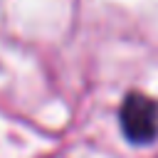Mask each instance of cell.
Masks as SVG:
<instances>
[{"label": "cell", "mask_w": 158, "mask_h": 158, "mask_svg": "<svg viewBox=\"0 0 158 158\" xmlns=\"http://www.w3.org/2000/svg\"><path fill=\"white\" fill-rule=\"evenodd\" d=\"M118 123L133 146H148L158 136V104L141 91H131L121 101Z\"/></svg>", "instance_id": "cell-1"}]
</instances>
